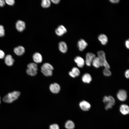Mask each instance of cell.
I'll return each mask as SVG.
<instances>
[{
  "mask_svg": "<svg viewBox=\"0 0 129 129\" xmlns=\"http://www.w3.org/2000/svg\"><path fill=\"white\" fill-rule=\"evenodd\" d=\"M26 72L28 75L32 76H35L37 73V71L33 69L28 68L27 69Z\"/></svg>",
  "mask_w": 129,
  "mask_h": 129,
  "instance_id": "cell-24",
  "label": "cell"
},
{
  "mask_svg": "<svg viewBox=\"0 0 129 129\" xmlns=\"http://www.w3.org/2000/svg\"></svg>",
  "mask_w": 129,
  "mask_h": 129,
  "instance_id": "cell-36",
  "label": "cell"
},
{
  "mask_svg": "<svg viewBox=\"0 0 129 129\" xmlns=\"http://www.w3.org/2000/svg\"><path fill=\"white\" fill-rule=\"evenodd\" d=\"M5 4V0H0V6L3 7Z\"/></svg>",
  "mask_w": 129,
  "mask_h": 129,
  "instance_id": "cell-32",
  "label": "cell"
},
{
  "mask_svg": "<svg viewBox=\"0 0 129 129\" xmlns=\"http://www.w3.org/2000/svg\"><path fill=\"white\" fill-rule=\"evenodd\" d=\"M91 64L96 68H98L101 66L100 61L97 57H96L93 60Z\"/></svg>",
  "mask_w": 129,
  "mask_h": 129,
  "instance_id": "cell-21",
  "label": "cell"
},
{
  "mask_svg": "<svg viewBox=\"0 0 129 129\" xmlns=\"http://www.w3.org/2000/svg\"><path fill=\"white\" fill-rule=\"evenodd\" d=\"M59 0H51V1L54 4H58L60 1Z\"/></svg>",
  "mask_w": 129,
  "mask_h": 129,
  "instance_id": "cell-34",
  "label": "cell"
},
{
  "mask_svg": "<svg viewBox=\"0 0 129 129\" xmlns=\"http://www.w3.org/2000/svg\"><path fill=\"white\" fill-rule=\"evenodd\" d=\"M79 105L81 108L85 111L89 110L91 107V105L90 103L85 100L81 101Z\"/></svg>",
  "mask_w": 129,
  "mask_h": 129,
  "instance_id": "cell-9",
  "label": "cell"
},
{
  "mask_svg": "<svg viewBox=\"0 0 129 129\" xmlns=\"http://www.w3.org/2000/svg\"><path fill=\"white\" fill-rule=\"evenodd\" d=\"M5 35V30L4 27L0 25V37L3 36Z\"/></svg>",
  "mask_w": 129,
  "mask_h": 129,
  "instance_id": "cell-27",
  "label": "cell"
},
{
  "mask_svg": "<svg viewBox=\"0 0 129 129\" xmlns=\"http://www.w3.org/2000/svg\"><path fill=\"white\" fill-rule=\"evenodd\" d=\"M103 73L106 76H110L111 75V72L109 69L107 68H105L103 71Z\"/></svg>",
  "mask_w": 129,
  "mask_h": 129,
  "instance_id": "cell-26",
  "label": "cell"
},
{
  "mask_svg": "<svg viewBox=\"0 0 129 129\" xmlns=\"http://www.w3.org/2000/svg\"><path fill=\"white\" fill-rule=\"evenodd\" d=\"M67 32L66 28L62 25L59 26L55 30V32L58 36H63Z\"/></svg>",
  "mask_w": 129,
  "mask_h": 129,
  "instance_id": "cell-8",
  "label": "cell"
},
{
  "mask_svg": "<svg viewBox=\"0 0 129 129\" xmlns=\"http://www.w3.org/2000/svg\"><path fill=\"white\" fill-rule=\"evenodd\" d=\"M16 29L20 32L23 31L26 27L25 23L21 20L18 21L16 23Z\"/></svg>",
  "mask_w": 129,
  "mask_h": 129,
  "instance_id": "cell-11",
  "label": "cell"
},
{
  "mask_svg": "<svg viewBox=\"0 0 129 129\" xmlns=\"http://www.w3.org/2000/svg\"><path fill=\"white\" fill-rule=\"evenodd\" d=\"M109 1L111 2L112 3H118L120 0H111Z\"/></svg>",
  "mask_w": 129,
  "mask_h": 129,
  "instance_id": "cell-35",
  "label": "cell"
},
{
  "mask_svg": "<svg viewBox=\"0 0 129 129\" xmlns=\"http://www.w3.org/2000/svg\"><path fill=\"white\" fill-rule=\"evenodd\" d=\"M77 45L79 50L82 51L86 48L88 44L84 40L81 39L78 41Z\"/></svg>",
  "mask_w": 129,
  "mask_h": 129,
  "instance_id": "cell-10",
  "label": "cell"
},
{
  "mask_svg": "<svg viewBox=\"0 0 129 129\" xmlns=\"http://www.w3.org/2000/svg\"><path fill=\"white\" fill-rule=\"evenodd\" d=\"M129 40H127L125 42V45L126 48L128 49L129 48Z\"/></svg>",
  "mask_w": 129,
  "mask_h": 129,
  "instance_id": "cell-33",
  "label": "cell"
},
{
  "mask_svg": "<svg viewBox=\"0 0 129 129\" xmlns=\"http://www.w3.org/2000/svg\"><path fill=\"white\" fill-rule=\"evenodd\" d=\"M54 68L53 66L48 63L43 64L41 67V71L43 74L47 76L52 75V70Z\"/></svg>",
  "mask_w": 129,
  "mask_h": 129,
  "instance_id": "cell-2",
  "label": "cell"
},
{
  "mask_svg": "<svg viewBox=\"0 0 129 129\" xmlns=\"http://www.w3.org/2000/svg\"><path fill=\"white\" fill-rule=\"evenodd\" d=\"M97 57L100 61L101 66L109 69L110 66L106 60L104 52L102 50L99 51L97 52Z\"/></svg>",
  "mask_w": 129,
  "mask_h": 129,
  "instance_id": "cell-3",
  "label": "cell"
},
{
  "mask_svg": "<svg viewBox=\"0 0 129 129\" xmlns=\"http://www.w3.org/2000/svg\"><path fill=\"white\" fill-rule=\"evenodd\" d=\"M65 126L66 128L68 129H73L75 127V125L73 121L69 120L66 122Z\"/></svg>",
  "mask_w": 129,
  "mask_h": 129,
  "instance_id": "cell-22",
  "label": "cell"
},
{
  "mask_svg": "<svg viewBox=\"0 0 129 129\" xmlns=\"http://www.w3.org/2000/svg\"><path fill=\"white\" fill-rule=\"evenodd\" d=\"M103 101L106 104L105 108L106 110L112 108L115 103L114 98L111 96H105L103 98Z\"/></svg>",
  "mask_w": 129,
  "mask_h": 129,
  "instance_id": "cell-4",
  "label": "cell"
},
{
  "mask_svg": "<svg viewBox=\"0 0 129 129\" xmlns=\"http://www.w3.org/2000/svg\"><path fill=\"white\" fill-rule=\"evenodd\" d=\"M101 44L103 45L106 44L108 42V38L107 36L104 34L99 35L98 38Z\"/></svg>",
  "mask_w": 129,
  "mask_h": 129,
  "instance_id": "cell-20",
  "label": "cell"
},
{
  "mask_svg": "<svg viewBox=\"0 0 129 129\" xmlns=\"http://www.w3.org/2000/svg\"><path fill=\"white\" fill-rule=\"evenodd\" d=\"M27 67L28 68L33 69L36 71H38V65L35 63H30L27 65Z\"/></svg>",
  "mask_w": 129,
  "mask_h": 129,
  "instance_id": "cell-25",
  "label": "cell"
},
{
  "mask_svg": "<svg viewBox=\"0 0 129 129\" xmlns=\"http://www.w3.org/2000/svg\"><path fill=\"white\" fill-rule=\"evenodd\" d=\"M14 61V59L11 55H7L5 58V63L8 66H10L12 65Z\"/></svg>",
  "mask_w": 129,
  "mask_h": 129,
  "instance_id": "cell-16",
  "label": "cell"
},
{
  "mask_svg": "<svg viewBox=\"0 0 129 129\" xmlns=\"http://www.w3.org/2000/svg\"><path fill=\"white\" fill-rule=\"evenodd\" d=\"M117 96L119 100L124 101L126 100L127 98V92L124 90H120L118 92Z\"/></svg>",
  "mask_w": 129,
  "mask_h": 129,
  "instance_id": "cell-6",
  "label": "cell"
},
{
  "mask_svg": "<svg viewBox=\"0 0 129 129\" xmlns=\"http://www.w3.org/2000/svg\"><path fill=\"white\" fill-rule=\"evenodd\" d=\"M69 74L72 77L75 78L76 77L80 75V71L77 68L74 67L72 68L71 71L69 72Z\"/></svg>",
  "mask_w": 129,
  "mask_h": 129,
  "instance_id": "cell-14",
  "label": "cell"
},
{
  "mask_svg": "<svg viewBox=\"0 0 129 129\" xmlns=\"http://www.w3.org/2000/svg\"><path fill=\"white\" fill-rule=\"evenodd\" d=\"M20 94L17 91H14L8 93L3 98V101L5 102L11 103L16 100Z\"/></svg>",
  "mask_w": 129,
  "mask_h": 129,
  "instance_id": "cell-1",
  "label": "cell"
},
{
  "mask_svg": "<svg viewBox=\"0 0 129 129\" xmlns=\"http://www.w3.org/2000/svg\"><path fill=\"white\" fill-rule=\"evenodd\" d=\"M5 1L7 4L10 5H13L15 2L14 0H5Z\"/></svg>",
  "mask_w": 129,
  "mask_h": 129,
  "instance_id": "cell-29",
  "label": "cell"
},
{
  "mask_svg": "<svg viewBox=\"0 0 129 129\" xmlns=\"http://www.w3.org/2000/svg\"><path fill=\"white\" fill-rule=\"evenodd\" d=\"M75 62L77 64L78 66L80 68H82L84 65L85 61L84 59L80 56L76 57L74 59Z\"/></svg>",
  "mask_w": 129,
  "mask_h": 129,
  "instance_id": "cell-13",
  "label": "cell"
},
{
  "mask_svg": "<svg viewBox=\"0 0 129 129\" xmlns=\"http://www.w3.org/2000/svg\"><path fill=\"white\" fill-rule=\"evenodd\" d=\"M95 55L94 54L90 52L87 53L86 55L85 63L88 66H90L93 59L96 57Z\"/></svg>",
  "mask_w": 129,
  "mask_h": 129,
  "instance_id": "cell-5",
  "label": "cell"
},
{
  "mask_svg": "<svg viewBox=\"0 0 129 129\" xmlns=\"http://www.w3.org/2000/svg\"><path fill=\"white\" fill-rule=\"evenodd\" d=\"M59 48L60 51L63 53H65L67 51L68 47L66 43L64 42H60L59 44Z\"/></svg>",
  "mask_w": 129,
  "mask_h": 129,
  "instance_id": "cell-15",
  "label": "cell"
},
{
  "mask_svg": "<svg viewBox=\"0 0 129 129\" xmlns=\"http://www.w3.org/2000/svg\"><path fill=\"white\" fill-rule=\"evenodd\" d=\"M125 75L126 77L128 79L129 77V70L128 69L125 71Z\"/></svg>",
  "mask_w": 129,
  "mask_h": 129,
  "instance_id": "cell-31",
  "label": "cell"
},
{
  "mask_svg": "<svg viewBox=\"0 0 129 129\" xmlns=\"http://www.w3.org/2000/svg\"><path fill=\"white\" fill-rule=\"evenodd\" d=\"M51 0H43L42 1L41 5L44 8H48L50 6Z\"/></svg>",
  "mask_w": 129,
  "mask_h": 129,
  "instance_id": "cell-23",
  "label": "cell"
},
{
  "mask_svg": "<svg viewBox=\"0 0 129 129\" xmlns=\"http://www.w3.org/2000/svg\"><path fill=\"white\" fill-rule=\"evenodd\" d=\"M50 129H59L58 125L56 124L51 125L49 126Z\"/></svg>",
  "mask_w": 129,
  "mask_h": 129,
  "instance_id": "cell-28",
  "label": "cell"
},
{
  "mask_svg": "<svg viewBox=\"0 0 129 129\" xmlns=\"http://www.w3.org/2000/svg\"><path fill=\"white\" fill-rule=\"evenodd\" d=\"M14 51L16 55L18 56H21L25 52V49L23 46H19L15 48Z\"/></svg>",
  "mask_w": 129,
  "mask_h": 129,
  "instance_id": "cell-17",
  "label": "cell"
},
{
  "mask_svg": "<svg viewBox=\"0 0 129 129\" xmlns=\"http://www.w3.org/2000/svg\"><path fill=\"white\" fill-rule=\"evenodd\" d=\"M120 111L123 115H127L128 114L129 112V107L126 104H122L120 107Z\"/></svg>",
  "mask_w": 129,
  "mask_h": 129,
  "instance_id": "cell-18",
  "label": "cell"
},
{
  "mask_svg": "<svg viewBox=\"0 0 129 129\" xmlns=\"http://www.w3.org/2000/svg\"><path fill=\"white\" fill-rule=\"evenodd\" d=\"M49 89L51 91L52 93L57 94L59 92L60 90V87L59 84L55 83L50 85Z\"/></svg>",
  "mask_w": 129,
  "mask_h": 129,
  "instance_id": "cell-7",
  "label": "cell"
},
{
  "mask_svg": "<svg viewBox=\"0 0 129 129\" xmlns=\"http://www.w3.org/2000/svg\"><path fill=\"white\" fill-rule=\"evenodd\" d=\"M33 59L35 63H40L42 61L43 58L41 54L39 53H34L32 56Z\"/></svg>",
  "mask_w": 129,
  "mask_h": 129,
  "instance_id": "cell-12",
  "label": "cell"
},
{
  "mask_svg": "<svg viewBox=\"0 0 129 129\" xmlns=\"http://www.w3.org/2000/svg\"><path fill=\"white\" fill-rule=\"evenodd\" d=\"M92 78L91 75L88 73L83 74L82 77V80L84 83H89L92 81Z\"/></svg>",
  "mask_w": 129,
  "mask_h": 129,
  "instance_id": "cell-19",
  "label": "cell"
},
{
  "mask_svg": "<svg viewBox=\"0 0 129 129\" xmlns=\"http://www.w3.org/2000/svg\"><path fill=\"white\" fill-rule=\"evenodd\" d=\"M5 56L4 52L2 50L0 49V59L3 58Z\"/></svg>",
  "mask_w": 129,
  "mask_h": 129,
  "instance_id": "cell-30",
  "label": "cell"
}]
</instances>
